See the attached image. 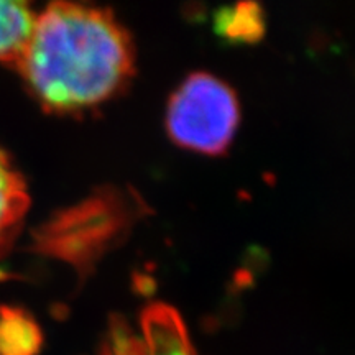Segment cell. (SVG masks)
Returning a JSON list of instances; mask_svg holds the SVG:
<instances>
[{"instance_id": "cell-1", "label": "cell", "mask_w": 355, "mask_h": 355, "mask_svg": "<svg viewBox=\"0 0 355 355\" xmlns=\"http://www.w3.org/2000/svg\"><path fill=\"white\" fill-rule=\"evenodd\" d=\"M17 66L44 109L74 112L110 99L125 86L133 46L109 10L56 2L35 15Z\"/></svg>"}, {"instance_id": "cell-2", "label": "cell", "mask_w": 355, "mask_h": 355, "mask_svg": "<svg viewBox=\"0 0 355 355\" xmlns=\"http://www.w3.org/2000/svg\"><path fill=\"white\" fill-rule=\"evenodd\" d=\"M239 123V102L227 84L198 73L173 94L166 125L171 139L184 148L219 155L227 148Z\"/></svg>"}, {"instance_id": "cell-3", "label": "cell", "mask_w": 355, "mask_h": 355, "mask_svg": "<svg viewBox=\"0 0 355 355\" xmlns=\"http://www.w3.org/2000/svg\"><path fill=\"white\" fill-rule=\"evenodd\" d=\"M99 355H199L183 319L163 303L146 306L135 321L117 316L109 324Z\"/></svg>"}, {"instance_id": "cell-4", "label": "cell", "mask_w": 355, "mask_h": 355, "mask_svg": "<svg viewBox=\"0 0 355 355\" xmlns=\"http://www.w3.org/2000/svg\"><path fill=\"white\" fill-rule=\"evenodd\" d=\"M28 202L24 178L0 148V257L8 250L19 232Z\"/></svg>"}, {"instance_id": "cell-5", "label": "cell", "mask_w": 355, "mask_h": 355, "mask_svg": "<svg viewBox=\"0 0 355 355\" xmlns=\"http://www.w3.org/2000/svg\"><path fill=\"white\" fill-rule=\"evenodd\" d=\"M33 21L35 13L28 3L0 0V63H19Z\"/></svg>"}, {"instance_id": "cell-6", "label": "cell", "mask_w": 355, "mask_h": 355, "mask_svg": "<svg viewBox=\"0 0 355 355\" xmlns=\"http://www.w3.org/2000/svg\"><path fill=\"white\" fill-rule=\"evenodd\" d=\"M42 332L19 309L2 308L0 313V355H37Z\"/></svg>"}, {"instance_id": "cell-7", "label": "cell", "mask_w": 355, "mask_h": 355, "mask_svg": "<svg viewBox=\"0 0 355 355\" xmlns=\"http://www.w3.org/2000/svg\"><path fill=\"white\" fill-rule=\"evenodd\" d=\"M216 25L222 37L230 40L252 42L263 33V17L260 8L254 3H241L225 8L217 15Z\"/></svg>"}]
</instances>
